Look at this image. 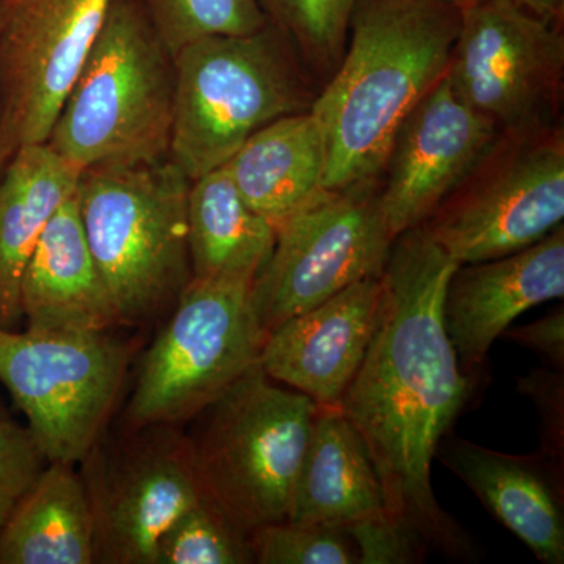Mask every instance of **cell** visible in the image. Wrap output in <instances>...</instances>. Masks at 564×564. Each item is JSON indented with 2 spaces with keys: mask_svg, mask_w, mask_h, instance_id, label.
I'll return each mask as SVG.
<instances>
[{
  "mask_svg": "<svg viewBox=\"0 0 564 564\" xmlns=\"http://www.w3.org/2000/svg\"><path fill=\"white\" fill-rule=\"evenodd\" d=\"M456 265L419 228L393 240L377 329L339 408L369 448L388 514L441 554L473 560L469 534L443 510L432 485L433 458L469 397L444 326L445 288Z\"/></svg>",
  "mask_w": 564,
  "mask_h": 564,
  "instance_id": "cell-1",
  "label": "cell"
},
{
  "mask_svg": "<svg viewBox=\"0 0 564 564\" xmlns=\"http://www.w3.org/2000/svg\"><path fill=\"white\" fill-rule=\"evenodd\" d=\"M459 20L448 0H356L343 61L311 107L325 191L381 180L400 124L447 74Z\"/></svg>",
  "mask_w": 564,
  "mask_h": 564,
  "instance_id": "cell-2",
  "label": "cell"
},
{
  "mask_svg": "<svg viewBox=\"0 0 564 564\" xmlns=\"http://www.w3.org/2000/svg\"><path fill=\"white\" fill-rule=\"evenodd\" d=\"M173 57L140 0H113L46 143L84 172L170 158Z\"/></svg>",
  "mask_w": 564,
  "mask_h": 564,
  "instance_id": "cell-3",
  "label": "cell"
},
{
  "mask_svg": "<svg viewBox=\"0 0 564 564\" xmlns=\"http://www.w3.org/2000/svg\"><path fill=\"white\" fill-rule=\"evenodd\" d=\"M188 187L170 158L80 173L82 225L120 328L163 321L192 281Z\"/></svg>",
  "mask_w": 564,
  "mask_h": 564,
  "instance_id": "cell-4",
  "label": "cell"
},
{
  "mask_svg": "<svg viewBox=\"0 0 564 564\" xmlns=\"http://www.w3.org/2000/svg\"><path fill=\"white\" fill-rule=\"evenodd\" d=\"M317 411L251 367L184 429L202 499L248 534L285 521Z\"/></svg>",
  "mask_w": 564,
  "mask_h": 564,
  "instance_id": "cell-5",
  "label": "cell"
},
{
  "mask_svg": "<svg viewBox=\"0 0 564 564\" xmlns=\"http://www.w3.org/2000/svg\"><path fill=\"white\" fill-rule=\"evenodd\" d=\"M284 35L269 24L245 36H210L173 57L174 111L170 159L198 180L220 169L245 141L315 98Z\"/></svg>",
  "mask_w": 564,
  "mask_h": 564,
  "instance_id": "cell-6",
  "label": "cell"
},
{
  "mask_svg": "<svg viewBox=\"0 0 564 564\" xmlns=\"http://www.w3.org/2000/svg\"><path fill=\"white\" fill-rule=\"evenodd\" d=\"M247 282H188L140 356L124 429L185 425L251 367L263 334Z\"/></svg>",
  "mask_w": 564,
  "mask_h": 564,
  "instance_id": "cell-7",
  "label": "cell"
},
{
  "mask_svg": "<svg viewBox=\"0 0 564 564\" xmlns=\"http://www.w3.org/2000/svg\"><path fill=\"white\" fill-rule=\"evenodd\" d=\"M113 332L35 333L0 326V383L47 463L79 464L109 426L135 356Z\"/></svg>",
  "mask_w": 564,
  "mask_h": 564,
  "instance_id": "cell-8",
  "label": "cell"
},
{
  "mask_svg": "<svg viewBox=\"0 0 564 564\" xmlns=\"http://www.w3.org/2000/svg\"><path fill=\"white\" fill-rule=\"evenodd\" d=\"M564 220L563 124L500 137L417 228L452 259L491 261L532 247Z\"/></svg>",
  "mask_w": 564,
  "mask_h": 564,
  "instance_id": "cell-9",
  "label": "cell"
},
{
  "mask_svg": "<svg viewBox=\"0 0 564 564\" xmlns=\"http://www.w3.org/2000/svg\"><path fill=\"white\" fill-rule=\"evenodd\" d=\"M380 181L323 191L276 229L269 261L252 281V314L269 336L355 282L383 272L393 239Z\"/></svg>",
  "mask_w": 564,
  "mask_h": 564,
  "instance_id": "cell-10",
  "label": "cell"
},
{
  "mask_svg": "<svg viewBox=\"0 0 564 564\" xmlns=\"http://www.w3.org/2000/svg\"><path fill=\"white\" fill-rule=\"evenodd\" d=\"M459 13L447 70L456 95L505 137L533 135L560 124L562 22L536 17L514 0H480Z\"/></svg>",
  "mask_w": 564,
  "mask_h": 564,
  "instance_id": "cell-11",
  "label": "cell"
},
{
  "mask_svg": "<svg viewBox=\"0 0 564 564\" xmlns=\"http://www.w3.org/2000/svg\"><path fill=\"white\" fill-rule=\"evenodd\" d=\"M182 426H107L77 464L95 527V563L154 564L162 533L202 500Z\"/></svg>",
  "mask_w": 564,
  "mask_h": 564,
  "instance_id": "cell-12",
  "label": "cell"
},
{
  "mask_svg": "<svg viewBox=\"0 0 564 564\" xmlns=\"http://www.w3.org/2000/svg\"><path fill=\"white\" fill-rule=\"evenodd\" d=\"M113 0H0V161L46 143Z\"/></svg>",
  "mask_w": 564,
  "mask_h": 564,
  "instance_id": "cell-13",
  "label": "cell"
},
{
  "mask_svg": "<svg viewBox=\"0 0 564 564\" xmlns=\"http://www.w3.org/2000/svg\"><path fill=\"white\" fill-rule=\"evenodd\" d=\"M502 133L456 95L447 74L400 124L381 177L392 239L422 225L496 147Z\"/></svg>",
  "mask_w": 564,
  "mask_h": 564,
  "instance_id": "cell-14",
  "label": "cell"
},
{
  "mask_svg": "<svg viewBox=\"0 0 564 564\" xmlns=\"http://www.w3.org/2000/svg\"><path fill=\"white\" fill-rule=\"evenodd\" d=\"M380 276L355 282L281 323L263 340L259 355L263 372L318 406H339L377 329Z\"/></svg>",
  "mask_w": 564,
  "mask_h": 564,
  "instance_id": "cell-15",
  "label": "cell"
},
{
  "mask_svg": "<svg viewBox=\"0 0 564 564\" xmlns=\"http://www.w3.org/2000/svg\"><path fill=\"white\" fill-rule=\"evenodd\" d=\"M563 295V225L513 254L456 265L445 288L443 315L459 366H480L519 315Z\"/></svg>",
  "mask_w": 564,
  "mask_h": 564,
  "instance_id": "cell-16",
  "label": "cell"
},
{
  "mask_svg": "<svg viewBox=\"0 0 564 564\" xmlns=\"http://www.w3.org/2000/svg\"><path fill=\"white\" fill-rule=\"evenodd\" d=\"M21 311L29 332L91 334L120 328L88 247L76 192L52 215L32 252L22 276Z\"/></svg>",
  "mask_w": 564,
  "mask_h": 564,
  "instance_id": "cell-17",
  "label": "cell"
},
{
  "mask_svg": "<svg viewBox=\"0 0 564 564\" xmlns=\"http://www.w3.org/2000/svg\"><path fill=\"white\" fill-rule=\"evenodd\" d=\"M443 462L541 563H564L563 485L551 458L503 454L458 437Z\"/></svg>",
  "mask_w": 564,
  "mask_h": 564,
  "instance_id": "cell-18",
  "label": "cell"
},
{
  "mask_svg": "<svg viewBox=\"0 0 564 564\" xmlns=\"http://www.w3.org/2000/svg\"><path fill=\"white\" fill-rule=\"evenodd\" d=\"M384 511L383 486L361 433L339 406H318L285 521L345 529Z\"/></svg>",
  "mask_w": 564,
  "mask_h": 564,
  "instance_id": "cell-19",
  "label": "cell"
},
{
  "mask_svg": "<svg viewBox=\"0 0 564 564\" xmlns=\"http://www.w3.org/2000/svg\"><path fill=\"white\" fill-rule=\"evenodd\" d=\"M79 170L50 144L20 148L0 174V326L22 325L21 284L41 234L76 192Z\"/></svg>",
  "mask_w": 564,
  "mask_h": 564,
  "instance_id": "cell-20",
  "label": "cell"
},
{
  "mask_svg": "<svg viewBox=\"0 0 564 564\" xmlns=\"http://www.w3.org/2000/svg\"><path fill=\"white\" fill-rule=\"evenodd\" d=\"M325 143L311 109L270 122L225 163L243 202L280 228L323 188Z\"/></svg>",
  "mask_w": 564,
  "mask_h": 564,
  "instance_id": "cell-21",
  "label": "cell"
},
{
  "mask_svg": "<svg viewBox=\"0 0 564 564\" xmlns=\"http://www.w3.org/2000/svg\"><path fill=\"white\" fill-rule=\"evenodd\" d=\"M187 240L192 280L252 284L272 254L276 228L243 202L220 166L191 182Z\"/></svg>",
  "mask_w": 564,
  "mask_h": 564,
  "instance_id": "cell-22",
  "label": "cell"
},
{
  "mask_svg": "<svg viewBox=\"0 0 564 564\" xmlns=\"http://www.w3.org/2000/svg\"><path fill=\"white\" fill-rule=\"evenodd\" d=\"M0 564H95V527L77 464L47 463L0 527Z\"/></svg>",
  "mask_w": 564,
  "mask_h": 564,
  "instance_id": "cell-23",
  "label": "cell"
},
{
  "mask_svg": "<svg viewBox=\"0 0 564 564\" xmlns=\"http://www.w3.org/2000/svg\"><path fill=\"white\" fill-rule=\"evenodd\" d=\"M163 46L174 57L210 36H245L270 24L259 0H140Z\"/></svg>",
  "mask_w": 564,
  "mask_h": 564,
  "instance_id": "cell-24",
  "label": "cell"
},
{
  "mask_svg": "<svg viewBox=\"0 0 564 564\" xmlns=\"http://www.w3.org/2000/svg\"><path fill=\"white\" fill-rule=\"evenodd\" d=\"M270 24L317 73L333 74L343 61L356 0H259Z\"/></svg>",
  "mask_w": 564,
  "mask_h": 564,
  "instance_id": "cell-25",
  "label": "cell"
},
{
  "mask_svg": "<svg viewBox=\"0 0 564 564\" xmlns=\"http://www.w3.org/2000/svg\"><path fill=\"white\" fill-rule=\"evenodd\" d=\"M250 534L202 499L162 533L154 564H251Z\"/></svg>",
  "mask_w": 564,
  "mask_h": 564,
  "instance_id": "cell-26",
  "label": "cell"
},
{
  "mask_svg": "<svg viewBox=\"0 0 564 564\" xmlns=\"http://www.w3.org/2000/svg\"><path fill=\"white\" fill-rule=\"evenodd\" d=\"M254 563L355 564L358 551L339 527L282 521L259 527L250 534Z\"/></svg>",
  "mask_w": 564,
  "mask_h": 564,
  "instance_id": "cell-27",
  "label": "cell"
},
{
  "mask_svg": "<svg viewBox=\"0 0 564 564\" xmlns=\"http://www.w3.org/2000/svg\"><path fill=\"white\" fill-rule=\"evenodd\" d=\"M46 464L31 430L14 421L0 403V527Z\"/></svg>",
  "mask_w": 564,
  "mask_h": 564,
  "instance_id": "cell-28",
  "label": "cell"
},
{
  "mask_svg": "<svg viewBox=\"0 0 564 564\" xmlns=\"http://www.w3.org/2000/svg\"><path fill=\"white\" fill-rule=\"evenodd\" d=\"M358 551L359 564H413L422 562L425 541L411 527L384 513L345 527Z\"/></svg>",
  "mask_w": 564,
  "mask_h": 564,
  "instance_id": "cell-29",
  "label": "cell"
},
{
  "mask_svg": "<svg viewBox=\"0 0 564 564\" xmlns=\"http://www.w3.org/2000/svg\"><path fill=\"white\" fill-rule=\"evenodd\" d=\"M519 389L532 397L544 423V452L558 464L563 458V373L534 370L519 381Z\"/></svg>",
  "mask_w": 564,
  "mask_h": 564,
  "instance_id": "cell-30",
  "label": "cell"
},
{
  "mask_svg": "<svg viewBox=\"0 0 564 564\" xmlns=\"http://www.w3.org/2000/svg\"><path fill=\"white\" fill-rule=\"evenodd\" d=\"M505 339L522 345V347L532 348L545 356L556 369L563 370L564 366V310L545 315L540 321L529 323V325L518 326V328L507 329L502 334Z\"/></svg>",
  "mask_w": 564,
  "mask_h": 564,
  "instance_id": "cell-31",
  "label": "cell"
},
{
  "mask_svg": "<svg viewBox=\"0 0 564 564\" xmlns=\"http://www.w3.org/2000/svg\"><path fill=\"white\" fill-rule=\"evenodd\" d=\"M514 2L544 20L563 22L564 0H514Z\"/></svg>",
  "mask_w": 564,
  "mask_h": 564,
  "instance_id": "cell-32",
  "label": "cell"
},
{
  "mask_svg": "<svg viewBox=\"0 0 564 564\" xmlns=\"http://www.w3.org/2000/svg\"><path fill=\"white\" fill-rule=\"evenodd\" d=\"M448 2L454 3L458 9H463V7L473 6V3L480 2V0H448Z\"/></svg>",
  "mask_w": 564,
  "mask_h": 564,
  "instance_id": "cell-33",
  "label": "cell"
},
{
  "mask_svg": "<svg viewBox=\"0 0 564 564\" xmlns=\"http://www.w3.org/2000/svg\"><path fill=\"white\" fill-rule=\"evenodd\" d=\"M3 166H6V163L0 161V174H2V172H3Z\"/></svg>",
  "mask_w": 564,
  "mask_h": 564,
  "instance_id": "cell-34",
  "label": "cell"
}]
</instances>
